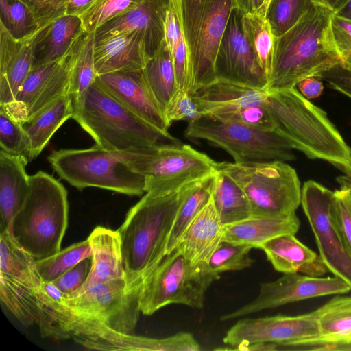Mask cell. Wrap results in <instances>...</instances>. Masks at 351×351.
Listing matches in <instances>:
<instances>
[{
    "mask_svg": "<svg viewBox=\"0 0 351 351\" xmlns=\"http://www.w3.org/2000/svg\"><path fill=\"white\" fill-rule=\"evenodd\" d=\"M265 103L276 131L308 158L326 161L351 173V148L326 113L296 88H268Z\"/></svg>",
    "mask_w": 351,
    "mask_h": 351,
    "instance_id": "6da1fadb",
    "label": "cell"
},
{
    "mask_svg": "<svg viewBox=\"0 0 351 351\" xmlns=\"http://www.w3.org/2000/svg\"><path fill=\"white\" fill-rule=\"evenodd\" d=\"M333 14L315 4L290 29L275 38L272 72L266 89L295 87L306 77L320 79L325 71L342 66L331 29Z\"/></svg>",
    "mask_w": 351,
    "mask_h": 351,
    "instance_id": "7a4b0ae2",
    "label": "cell"
},
{
    "mask_svg": "<svg viewBox=\"0 0 351 351\" xmlns=\"http://www.w3.org/2000/svg\"><path fill=\"white\" fill-rule=\"evenodd\" d=\"M68 214L64 186L52 176L38 171L29 176L27 195L14 217L11 230L35 261L44 259L60 251Z\"/></svg>",
    "mask_w": 351,
    "mask_h": 351,
    "instance_id": "3957f363",
    "label": "cell"
},
{
    "mask_svg": "<svg viewBox=\"0 0 351 351\" xmlns=\"http://www.w3.org/2000/svg\"><path fill=\"white\" fill-rule=\"evenodd\" d=\"M186 186L165 196L155 197L145 193L128 212L117 230L128 276L150 272L166 254L168 239Z\"/></svg>",
    "mask_w": 351,
    "mask_h": 351,
    "instance_id": "277c9868",
    "label": "cell"
},
{
    "mask_svg": "<svg viewBox=\"0 0 351 351\" xmlns=\"http://www.w3.org/2000/svg\"><path fill=\"white\" fill-rule=\"evenodd\" d=\"M95 141L111 151L128 152L160 144L161 140L180 142L141 119L110 95L95 81L73 118Z\"/></svg>",
    "mask_w": 351,
    "mask_h": 351,
    "instance_id": "5b68a950",
    "label": "cell"
},
{
    "mask_svg": "<svg viewBox=\"0 0 351 351\" xmlns=\"http://www.w3.org/2000/svg\"><path fill=\"white\" fill-rule=\"evenodd\" d=\"M131 169L143 176L145 191L152 196H165L215 174L218 162L189 145L157 144L124 152Z\"/></svg>",
    "mask_w": 351,
    "mask_h": 351,
    "instance_id": "8992f818",
    "label": "cell"
},
{
    "mask_svg": "<svg viewBox=\"0 0 351 351\" xmlns=\"http://www.w3.org/2000/svg\"><path fill=\"white\" fill-rule=\"evenodd\" d=\"M48 160L61 179L80 190L96 187L130 196L145 193L143 176L131 169L124 152L95 144L86 149L53 151Z\"/></svg>",
    "mask_w": 351,
    "mask_h": 351,
    "instance_id": "52a82bcc",
    "label": "cell"
},
{
    "mask_svg": "<svg viewBox=\"0 0 351 351\" xmlns=\"http://www.w3.org/2000/svg\"><path fill=\"white\" fill-rule=\"evenodd\" d=\"M217 171L230 176L243 189L254 217L289 216L301 204L298 174L284 161L221 162Z\"/></svg>",
    "mask_w": 351,
    "mask_h": 351,
    "instance_id": "ba28073f",
    "label": "cell"
},
{
    "mask_svg": "<svg viewBox=\"0 0 351 351\" xmlns=\"http://www.w3.org/2000/svg\"><path fill=\"white\" fill-rule=\"evenodd\" d=\"M219 278L208 263H191L176 247L164 256L145 278L140 298L141 311L151 315L172 304L201 309L208 289Z\"/></svg>",
    "mask_w": 351,
    "mask_h": 351,
    "instance_id": "9c48e42d",
    "label": "cell"
},
{
    "mask_svg": "<svg viewBox=\"0 0 351 351\" xmlns=\"http://www.w3.org/2000/svg\"><path fill=\"white\" fill-rule=\"evenodd\" d=\"M193 66V94L217 80L215 60L234 0H176Z\"/></svg>",
    "mask_w": 351,
    "mask_h": 351,
    "instance_id": "30bf717a",
    "label": "cell"
},
{
    "mask_svg": "<svg viewBox=\"0 0 351 351\" xmlns=\"http://www.w3.org/2000/svg\"><path fill=\"white\" fill-rule=\"evenodd\" d=\"M186 138L206 141L228 152L234 162L289 161L295 158L292 145L276 131H264L234 121L203 115L189 122Z\"/></svg>",
    "mask_w": 351,
    "mask_h": 351,
    "instance_id": "8fae6325",
    "label": "cell"
},
{
    "mask_svg": "<svg viewBox=\"0 0 351 351\" xmlns=\"http://www.w3.org/2000/svg\"><path fill=\"white\" fill-rule=\"evenodd\" d=\"M43 280L34 258L14 239L12 230L0 233V299L24 326L45 324L40 295Z\"/></svg>",
    "mask_w": 351,
    "mask_h": 351,
    "instance_id": "7c38bea8",
    "label": "cell"
},
{
    "mask_svg": "<svg viewBox=\"0 0 351 351\" xmlns=\"http://www.w3.org/2000/svg\"><path fill=\"white\" fill-rule=\"evenodd\" d=\"M150 272L133 276L127 274L91 287L77 295L64 294L61 302L76 314L93 317L114 330L134 334L141 313L142 289Z\"/></svg>",
    "mask_w": 351,
    "mask_h": 351,
    "instance_id": "4fadbf2b",
    "label": "cell"
},
{
    "mask_svg": "<svg viewBox=\"0 0 351 351\" xmlns=\"http://www.w3.org/2000/svg\"><path fill=\"white\" fill-rule=\"evenodd\" d=\"M318 333L316 311L295 316L245 318L237 321L223 339L232 350H244L256 343H273L275 350H285L299 341L311 339Z\"/></svg>",
    "mask_w": 351,
    "mask_h": 351,
    "instance_id": "5bb4252c",
    "label": "cell"
},
{
    "mask_svg": "<svg viewBox=\"0 0 351 351\" xmlns=\"http://www.w3.org/2000/svg\"><path fill=\"white\" fill-rule=\"evenodd\" d=\"M333 193L321 184L308 180L302 188L301 204L313 232L321 258L330 272L351 287V257L330 219Z\"/></svg>",
    "mask_w": 351,
    "mask_h": 351,
    "instance_id": "9a60e30c",
    "label": "cell"
},
{
    "mask_svg": "<svg viewBox=\"0 0 351 351\" xmlns=\"http://www.w3.org/2000/svg\"><path fill=\"white\" fill-rule=\"evenodd\" d=\"M351 287L341 278L314 277L299 274H284L278 279L260 285L257 297L221 317L227 321L287 304L326 295L343 294Z\"/></svg>",
    "mask_w": 351,
    "mask_h": 351,
    "instance_id": "2e32d148",
    "label": "cell"
},
{
    "mask_svg": "<svg viewBox=\"0 0 351 351\" xmlns=\"http://www.w3.org/2000/svg\"><path fill=\"white\" fill-rule=\"evenodd\" d=\"M71 47L59 60L32 69L19 89L14 101L0 106V109L14 120L23 123L69 93Z\"/></svg>",
    "mask_w": 351,
    "mask_h": 351,
    "instance_id": "e0dca14e",
    "label": "cell"
},
{
    "mask_svg": "<svg viewBox=\"0 0 351 351\" xmlns=\"http://www.w3.org/2000/svg\"><path fill=\"white\" fill-rule=\"evenodd\" d=\"M241 14L234 9L222 37L215 60L217 80L266 89L267 80L241 27Z\"/></svg>",
    "mask_w": 351,
    "mask_h": 351,
    "instance_id": "ac0fdd59",
    "label": "cell"
},
{
    "mask_svg": "<svg viewBox=\"0 0 351 351\" xmlns=\"http://www.w3.org/2000/svg\"><path fill=\"white\" fill-rule=\"evenodd\" d=\"M95 82L110 95L160 132L170 134L163 110L141 71H119L99 75Z\"/></svg>",
    "mask_w": 351,
    "mask_h": 351,
    "instance_id": "d6986e66",
    "label": "cell"
},
{
    "mask_svg": "<svg viewBox=\"0 0 351 351\" xmlns=\"http://www.w3.org/2000/svg\"><path fill=\"white\" fill-rule=\"evenodd\" d=\"M171 0H143L127 13L108 21L95 32V41L110 35L135 31L143 37L151 58L165 39V25Z\"/></svg>",
    "mask_w": 351,
    "mask_h": 351,
    "instance_id": "ffe728a7",
    "label": "cell"
},
{
    "mask_svg": "<svg viewBox=\"0 0 351 351\" xmlns=\"http://www.w3.org/2000/svg\"><path fill=\"white\" fill-rule=\"evenodd\" d=\"M315 311L317 335L285 350H351V295L334 297Z\"/></svg>",
    "mask_w": 351,
    "mask_h": 351,
    "instance_id": "44dd1931",
    "label": "cell"
},
{
    "mask_svg": "<svg viewBox=\"0 0 351 351\" xmlns=\"http://www.w3.org/2000/svg\"><path fill=\"white\" fill-rule=\"evenodd\" d=\"M149 58L143 37L135 31L95 41L94 60L97 76L119 71L143 70Z\"/></svg>",
    "mask_w": 351,
    "mask_h": 351,
    "instance_id": "7402d4cb",
    "label": "cell"
},
{
    "mask_svg": "<svg viewBox=\"0 0 351 351\" xmlns=\"http://www.w3.org/2000/svg\"><path fill=\"white\" fill-rule=\"evenodd\" d=\"M34 35L16 39L0 23V106L14 101L32 69Z\"/></svg>",
    "mask_w": 351,
    "mask_h": 351,
    "instance_id": "603a6c76",
    "label": "cell"
},
{
    "mask_svg": "<svg viewBox=\"0 0 351 351\" xmlns=\"http://www.w3.org/2000/svg\"><path fill=\"white\" fill-rule=\"evenodd\" d=\"M275 270L320 277L329 271L320 256L301 243L295 234H285L260 245Z\"/></svg>",
    "mask_w": 351,
    "mask_h": 351,
    "instance_id": "cb8c5ba5",
    "label": "cell"
},
{
    "mask_svg": "<svg viewBox=\"0 0 351 351\" xmlns=\"http://www.w3.org/2000/svg\"><path fill=\"white\" fill-rule=\"evenodd\" d=\"M87 239L92 250L90 273L79 290L66 295H77L95 285L127 276L118 230L97 226Z\"/></svg>",
    "mask_w": 351,
    "mask_h": 351,
    "instance_id": "d4e9b609",
    "label": "cell"
},
{
    "mask_svg": "<svg viewBox=\"0 0 351 351\" xmlns=\"http://www.w3.org/2000/svg\"><path fill=\"white\" fill-rule=\"evenodd\" d=\"M29 160L0 150L1 231L12 229L15 215L23 206L29 188L25 167Z\"/></svg>",
    "mask_w": 351,
    "mask_h": 351,
    "instance_id": "484cf974",
    "label": "cell"
},
{
    "mask_svg": "<svg viewBox=\"0 0 351 351\" xmlns=\"http://www.w3.org/2000/svg\"><path fill=\"white\" fill-rule=\"evenodd\" d=\"M222 235L223 225L210 199L189 225L176 247L191 263L208 264Z\"/></svg>",
    "mask_w": 351,
    "mask_h": 351,
    "instance_id": "4316f807",
    "label": "cell"
},
{
    "mask_svg": "<svg viewBox=\"0 0 351 351\" xmlns=\"http://www.w3.org/2000/svg\"><path fill=\"white\" fill-rule=\"evenodd\" d=\"M83 29L80 16L67 14L40 28L32 42V69L63 57Z\"/></svg>",
    "mask_w": 351,
    "mask_h": 351,
    "instance_id": "83f0119b",
    "label": "cell"
},
{
    "mask_svg": "<svg viewBox=\"0 0 351 351\" xmlns=\"http://www.w3.org/2000/svg\"><path fill=\"white\" fill-rule=\"evenodd\" d=\"M192 95L203 115H218L241 106L264 102L267 90L217 80Z\"/></svg>",
    "mask_w": 351,
    "mask_h": 351,
    "instance_id": "f1b7e54d",
    "label": "cell"
},
{
    "mask_svg": "<svg viewBox=\"0 0 351 351\" xmlns=\"http://www.w3.org/2000/svg\"><path fill=\"white\" fill-rule=\"evenodd\" d=\"M300 225L295 213L278 217L252 216L241 221L223 226L222 240L258 248L262 243L277 236L295 234Z\"/></svg>",
    "mask_w": 351,
    "mask_h": 351,
    "instance_id": "f546056e",
    "label": "cell"
},
{
    "mask_svg": "<svg viewBox=\"0 0 351 351\" xmlns=\"http://www.w3.org/2000/svg\"><path fill=\"white\" fill-rule=\"evenodd\" d=\"M73 115L72 101L67 93L21 123L31 143L29 161L41 153L55 132Z\"/></svg>",
    "mask_w": 351,
    "mask_h": 351,
    "instance_id": "4dcf8cb0",
    "label": "cell"
},
{
    "mask_svg": "<svg viewBox=\"0 0 351 351\" xmlns=\"http://www.w3.org/2000/svg\"><path fill=\"white\" fill-rule=\"evenodd\" d=\"M95 33L84 29L71 47V66L69 94L73 108L80 105L97 74L95 67L94 49Z\"/></svg>",
    "mask_w": 351,
    "mask_h": 351,
    "instance_id": "1f68e13d",
    "label": "cell"
},
{
    "mask_svg": "<svg viewBox=\"0 0 351 351\" xmlns=\"http://www.w3.org/2000/svg\"><path fill=\"white\" fill-rule=\"evenodd\" d=\"M269 1L254 12L241 14V19L243 32L265 75L267 84L272 72L275 42L267 17Z\"/></svg>",
    "mask_w": 351,
    "mask_h": 351,
    "instance_id": "d6a6232c",
    "label": "cell"
},
{
    "mask_svg": "<svg viewBox=\"0 0 351 351\" xmlns=\"http://www.w3.org/2000/svg\"><path fill=\"white\" fill-rule=\"evenodd\" d=\"M165 40L171 55L179 89L192 95L193 66L176 0L170 1L165 25Z\"/></svg>",
    "mask_w": 351,
    "mask_h": 351,
    "instance_id": "836d02e7",
    "label": "cell"
},
{
    "mask_svg": "<svg viewBox=\"0 0 351 351\" xmlns=\"http://www.w3.org/2000/svg\"><path fill=\"white\" fill-rule=\"evenodd\" d=\"M211 200L223 226L252 216L250 202L243 189L226 173L215 174Z\"/></svg>",
    "mask_w": 351,
    "mask_h": 351,
    "instance_id": "e575fe53",
    "label": "cell"
},
{
    "mask_svg": "<svg viewBox=\"0 0 351 351\" xmlns=\"http://www.w3.org/2000/svg\"><path fill=\"white\" fill-rule=\"evenodd\" d=\"M215 174L186 186L168 239L166 254L176 247L189 225L210 201Z\"/></svg>",
    "mask_w": 351,
    "mask_h": 351,
    "instance_id": "d590c367",
    "label": "cell"
},
{
    "mask_svg": "<svg viewBox=\"0 0 351 351\" xmlns=\"http://www.w3.org/2000/svg\"><path fill=\"white\" fill-rule=\"evenodd\" d=\"M142 71L165 114L168 103L179 90L171 55L165 39Z\"/></svg>",
    "mask_w": 351,
    "mask_h": 351,
    "instance_id": "8d00e7d4",
    "label": "cell"
},
{
    "mask_svg": "<svg viewBox=\"0 0 351 351\" xmlns=\"http://www.w3.org/2000/svg\"><path fill=\"white\" fill-rule=\"evenodd\" d=\"M91 256V247L86 239L74 243L46 258L35 261V263L43 281L52 282L79 262Z\"/></svg>",
    "mask_w": 351,
    "mask_h": 351,
    "instance_id": "74e56055",
    "label": "cell"
},
{
    "mask_svg": "<svg viewBox=\"0 0 351 351\" xmlns=\"http://www.w3.org/2000/svg\"><path fill=\"white\" fill-rule=\"evenodd\" d=\"M0 23L16 39L33 36L40 29L31 10L20 0H0Z\"/></svg>",
    "mask_w": 351,
    "mask_h": 351,
    "instance_id": "f35d334b",
    "label": "cell"
},
{
    "mask_svg": "<svg viewBox=\"0 0 351 351\" xmlns=\"http://www.w3.org/2000/svg\"><path fill=\"white\" fill-rule=\"evenodd\" d=\"M314 5L312 0H270L267 17L275 38L290 29Z\"/></svg>",
    "mask_w": 351,
    "mask_h": 351,
    "instance_id": "ab89813d",
    "label": "cell"
},
{
    "mask_svg": "<svg viewBox=\"0 0 351 351\" xmlns=\"http://www.w3.org/2000/svg\"><path fill=\"white\" fill-rule=\"evenodd\" d=\"M252 248L250 245L222 240L210 258L208 266L219 275L225 271L246 269L254 262L250 255Z\"/></svg>",
    "mask_w": 351,
    "mask_h": 351,
    "instance_id": "60d3db41",
    "label": "cell"
},
{
    "mask_svg": "<svg viewBox=\"0 0 351 351\" xmlns=\"http://www.w3.org/2000/svg\"><path fill=\"white\" fill-rule=\"evenodd\" d=\"M143 0H96L82 15L83 29L95 32L109 21L116 19L141 3Z\"/></svg>",
    "mask_w": 351,
    "mask_h": 351,
    "instance_id": "b9f144b4",
    "label": "cell"
},
{
    "mask_svg": "<svg viewBox=\"0 0 351 351\" xmlns=\"http://www.w3.org/2000/svg\"><path fill=\"white\" fill-rule=\"evenodd\" d=\"M330 215L332 226L351 257V186L340 185L334 191Z\"/></svg>",
    "mask_w": 351,
    "mask_h": 351,
    "instance_id": "7bdbcfd3",
    "label": "cell"
},
{
    "mask_svg": "<svg viewBox=\"0 0 351 351\" xmlns=\"http://www.w3.org/2000/svg\"><path fill=\"white\" fill-rule=\"evenodd\" d=\"M0 150L8 154L23 156L29 160L31 143L22 124L14 120L1 109H0Z\"/></svg>",
    "mask_w": 351,
    "mask_h": 351,
    "instance_id": "ee69618b",
    "label": "cell"
},
{
    "mask_svg": "<svg viewBox=\"0 0 351 351\" xmlns=\"http://www.w3.org/2000/svg\"><path fill=\"white\" fill-rule=\"evenodd\" d=\"M212 116L239 122L261 130L276 131L274 119L265 101L241 106L224 113Z\"/></svg>",
    "mask_w": 351,
    "mask_h": 351,
    "instance_id": "f6af8a7d",
    "label": "cell"
},
{
    "mask_svg": "<svg viewBox=\"0 0 351 351\" xmlns=\"http://www.w3.org/2000/svg\"><path fill=\"white\" fill-rule=\"evenodd\" d=\"M165 115L169 126L178 121H194L203 114L195 104L193 95L186 90L179 89L168 103Z\"/></svg>",
    "mask_w": 351,
    "mask_h": 351,
    "instance_id": "bcb514c9",
    "label": "cell"
},
{
    "mask_svg": "<svg viewBox=\"0 0 351 351\" xmlns=\"http://www.w3.org/2000/svg\"><path fill=\"white\" fill-rule=\"evenodd\" d=\"M331 29L342 66L351 71V21L333 14Z\"/></svg>",
    "mask_w": 351,
    "mask_h": 351,
    "instance_id": "7dc6e473",
    "label": "cell"
},
{
    "mask_svg": "<svg viewBox=\"0 0 351 351\" xmlns=\"http://www.w3.org/2000/svg\"><path fill=\"white\" fill-rule=\"evenodd\" d=\"M32 12L39 28L66 14L68 0H20Z\"/></svg>",
    "mask_w": 351,
    "mask_h": 351,
    "instance_id": "c3c4849f",
    "label": "cell"
},
{
    "mask_svg": "<svg viewBox=\"0 0 351 351\" xmlns=\"http://www.w3.org/2000/svg\"><path fill=\"white\" fill-rule=\"evenodd\" d=\"M90 268L91 258H85L52 282L64 295H71L79 290L86 282Z\"/></svg>",
    "mask_w": 351,
    "mask_h": 351,
    "instance_id": "681fc988",
    "label": "cell"
},
{
    "mask_svg": "<svg viewBox=\"0 0 351 351\" xmlns=\"http://www.w3.org/2000/svg\"><path fill=\"white\" fill-rule=\"evenodd\" d=\"M320 79L328 86L351 99V71L337 65L322 73Z\"/></svg>",
    "mask_w": 351,
    "mask_h": 351,
    "instance_id": "f907efd6",
    "label": "cell"
},
{
    "mask_svg": "<svg viewBox=\"0 0 351 351\" xmlns=\"http://www.w3.org/2000/svg\"><path fill=\"white\" fill-rule=\"evenodd\" d=\"M297 86L299 91L308 99L319 97L324 89L323 84L317 77H306L300 81Z\"/></svg>",
    "mask_w": 351,
    "mask_h": 351,
    "instance_id": "816d5d0a",
    "label": "cell"
},
{
    "mask_svg": "<svg viewBox=\"0 0 351 351\" xmlns=\"http://www.w3.org/2000/svg\"><path fill=\"white\" fill-rule=\"evenodd\" d=\"M96 0H68L66 14L82 16Z\"/></svg>",
    "mask_w": 351,
    "mask_h": 351,
    "instance_id": "f5cc1de1",
    "label": "cell"
},
{
    "mask_svg": "<svg viewBox=\"0 0 351 351\" xmlns=\"http://www.w3.org/2000/svg\"><path fill=\"white\" fill-rule=\"evenodd\" d=\"M268 0H234L236 10L241 14L258 10Z\"/></svg>",
    "mask_w": 351,
    "mask_h": 351,
    "instance_id": "db71d44e",
    "label": "cell"
},
{
    "mask_svg": "<svg viewBox=\"0 0 351 351\" xmlns=\"http://www.w3.org/2000/svg\"><path fill=\"white\" fill-rule=\"evenodd\" d=\"M348 0H312L315 5L324 6L333 13L339 10Z\"/></svg>",
    "mask_w": 351,
    "mask_h": 351,
    "instance_id": "11a10c76",
    "label": "cell"
},
{
    "mask_svg": "<svg viewBox=\"0 0 351 351\" xmlns=\"http://www.w3.org/2000/svg\"><path fill=\"white\" fill-rule=\"evenodd\" d=\"M334 14L351 21V0H348L339 10L334 13Z\"/></svg>",
    "mask_w": 351,
    "mask_h": 351,
    "instance_id": "9f6ffc18",
    "label": "cell"
},
{
    "mask_svg": "<svg viewBox=\"0 0 351 351\" xmlns=\"http://www.w3.org/2000/svg\"><path fill=\"white\" fill-rule=\"evenodd\" d=\"M337 181L339 184V186L346 185L351 186V173L337 177Z\"/></svg>",
    "mask_w": 351,
    "mask_h": 351,
    "instance_id": "6f0895ef",
    "label": "cell"
}]
</instances>
